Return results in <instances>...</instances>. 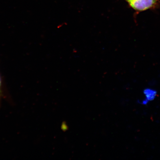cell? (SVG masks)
<instances>
[{
	"label": "cell",
	"mask_w": 160,
	"mask_h": 160,
	"mask_svg": "<svg viewBox=\"0 0 160 160\" xmlns=\"http://www.w3.org/2000/svg\"><path fill=\"white\" fill-rule=\"evenodd\" d=\"M125 1H126L127 2L128 1H129V0H125Z\"/></svg>",
	"instance_id": "cell-4"
},
{
	"label": "cell",
	"mask_w": 160,
	"mask_h": 160,
	"mask_svg": "<svg viewBox=\"0 0 160 160\" xmlns=\"http://www.w3.org/2000/svg\"><path fill=\"white\" fill-rule=\"evenodd\" d=\"M145 98L149 102L154 100L157 94V92L155 90L150 88L145 89L143 91Z\"/></svg>",
	"instance_id": "cell-2"
},
{
	"label": "cell",
	"mask_w": 160,
	"mask_h": 160,
	"mask_svg": "<svg viewBox=\"0 0 160 160\" xmlns=\"http://www.w3.org/2000/svg\"><path fill=\"white\" fill-rule=\"evenodd\" d=\"M2 81L1 76H0V98L1 95L2 93Z\"/></svg>",
	"instance_id": "cell-3"
},
{
	"label": "cell",
	"mask_w": 160,
	"mask_h": 160,
	"mask_svg": "<svg viewBox=\"0 0 160 160\" xmlns=\"http://www.w3.org/2000/svg\"><path fill=\"white\" fill-rule=\"evenodd\" d=\"M127 2L132 8L137 12L155 9L160 5L159 0H129Z\"/></svg>",
	"instance_id": "cell-1"
}]
</instances>
